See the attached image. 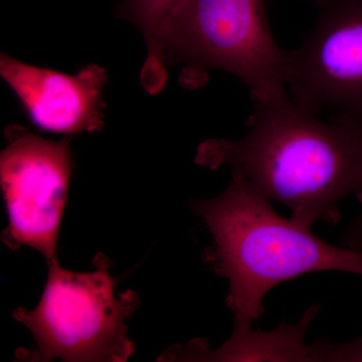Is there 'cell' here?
I'll use <instances>...</instances> for the list:
<instances>
[{"label": "cell", "instance_id": "6da1fadb", "mask_svg": "<svg viewBox=\"0 0 362 362\" xmlns=\"http://www.w3.org/2000/svg\"><path fill=\"white\" fill-rule=\"evenodd\" d=\"M243 139H209L194 162L209 170L228 165L269 201L291 211V220L311 228L335 226L340 202L354 194L362 204V128L347 121L322 120L291 97L255 102Z\"/></svg>", "mask_w": 362, "mask_h": 362}, {"label": "cell", "instance_id": "7a4b0ae2", "mask_svg": "<svg viewBox=\"0 0 362 362\" xmlns=\"http://www.w3.org/2000/svg\"><path fill=\"white\" fill-rule=\"evenodd\" d=\"M192 207L214 238L204 261L228 279L226 303L233 314V330L259 320L266 295L285 281L322 271L362 277V252L332 246L311 228L279 216L271 201L235 171L223 194L192 202Z\"/></svg>", "mask_w": 362, "mask_h": 362}, {"label": "cell", "instance_id": "3957f363", "mask_svg": "<svg viewBox=\"0 0 362 362\" xmlns=\"http://www.w3.org/2000/svg\"><path fill=\"white\" fill-rule=\"evenodd\" d=\"M164 62L181 65L180 84L206 83L209 70L239 78L255 102L290 98L288 54L274 40L264 0H181L160 35Z\"/></svg>", "mask_w": 362, "mask_h": 362}, {"label": "cell", "instance_id": "277c9868", "mask_svg": "<svg viewBox=\"0 0 362 362\" xmlns=\"http://www.w3.org/2000/svg\"><path fill=\"white\" fill-rule=\"evenodd\" d=\"M110 262L100 252L95 270H66L58 259L47 264V284L33 310L18 308L13 316L32 332L35 349H18V361H127L135 351L128 337V317L139 307L137 293L115 295Z\"/></svg>", "mask_w": 362, "mask_h": 362}, {"label": "cell", "instance_id": "5b68a950", "mask_svg": "<svg viewBox=\"0 0 362 362\" xmlns=\"http://www.w3.org/2000/svg\"><path fill=\"white\" fill-rule=\"evenodd\" d=\"M313 2V28L288 54L290 96L316 115L362 128V0Z\"/></svg>", "mask_w": 362, "mask_h": 362}, {"label": "cell", "instance_id": "8992f818", "mask_svg": "<svg viewBox=\"0 0 362 362\" xmlns=\"http://www.w3.org/2000/svg\"><path fill=\"white\" fill-rule=\"evenodd\" d=\"M0 156V185L8 214L2 240L11 250L39 251L47 264L57 246L73 171L71 138L44 139L23 128L7 131Z\"/></svg>", "mask_w": 362, "mask_h": 362}, {"label": "cell", "instance_id": "52a82bcc", "mask_svg": "<svg viewBox=\"0 0 362 362\" xmlns=\"http://www.w3.org/2000/svg\"><path fill=\"white\" fill-rule=\"evenodd\" d=\"M0 75L28 120L39 129L71 136L103 128V92L108 81L103 66L90 64L69 75L23 63L2 52Z\"/></svg>", "mask_w": 362, "mask_h": 362}, {"label": "cell", "instance_id": "ba28073f", "mask_svg": "<svg viewBox=\"0 0 362 362\" xmlns=\"http://www.w3.org/2000/svg\"><path fill=\"white\" fill-rule=\"evenodd\" d=\"M319 311L320 306L314 305L297 323H283L269 332L251 327L233 330L230 339L218 349H209V343L201 339L183 346L175 345L159 361L309 362L310 349L305 344V335Z\"/></svg>", "mask_w": 362, "mask_h": 362}, {"label": "cell", "instance_id": "9c48e42d", "mask_svg": "<svg viewBox=\"0 0 362 362\" xmlns=\"http://www.w3.org/2000/svg\"><path fill=\"white\" fill-rule=\"evenodd\" d=\"M181 0H122L116 8L118 18L137 26L144 37L147 57L142 66L140 80L145 90L156 95L168 81V70L162 54V28Z\"/></svg>", "mask_w": 362, "mask_h": 362}, {"label": "cell", "instance_id": "30bf717a", "mask_svg": "<svg viewBox=\"0 0 362 362\" xmlns=\"http://www.w3.org/2000/svg\"><path fill=\"white\" fill-rule=\"evenodd\" d=\"M309 362H362V335L349 342L315 340L309 344Z\"/></svg>", "mask_w": 362, "mask_h": 362}, {"label": "cell", "instance_id": "8fae6325", "mask_svg": "<svg viewBox=\"0 0 362 362\" xmlns=\"http://www.w3.org/2000/svg\"><path fill=\"white\" fill-rule=\"evenodd\" d=\"M341 243L347 249L362 252V216L357 218L343 233Z\"/></svg>", "mask_w": 362, "mask_h": 362}]
</instances>
